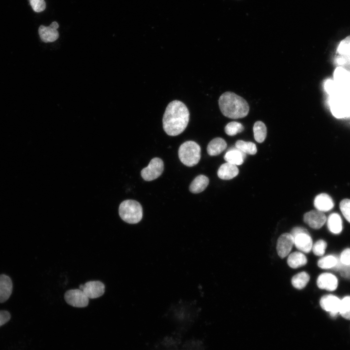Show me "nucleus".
Wrapping results in <instances>:
<instances>
[{
    "label": "nucleus",
    "instance_id": "f257e3e1",
    "mask_svg": "<svg viewBox=\"0 0 350 350\" xmlns=\"http://www.w3.org/2000/svg\"><path fill=\"white\" fill-rule=\"evenodd\" d=\"M189 119L186 105L180 101H173L167 106L163 116V129L169 136L178 135L187 127Z\"/></svg>",
    "mask_w": 350,
    "mask_h": 350
},
{
    "label": "nucleus",
    "instance_id": "f03ea898",
    "mask_svg": "<svg viewBox=\"0 0 350 350\" xmlns=\"http://www.w3.org/2000/svg\"><path fill=\"white\" fill-rule=\"evenodd\" d=\"M218 104L222 113L230 119L244 118L249 111V106L246 100L232 92L223 93L219 97Z\"/></svg>",
    "mask_w": 350,
    "mask_h": 350
},
{
    "label": "nucleus",
    "instance_id": "7ed1b4c3",
    "mask_svg": "<svg viewBox=\"0 0 350 350\" xmlns=\"http://www.w3.org/2000/svg\"><path fill=\"white\" fill-rule=\"evenodd\" d=\"M178 157L181 162L188 167L197 164L201 158V148L193 141H187L178 149Z\"/></svg>",
    "mask_w": 350,
    "mask_h": 350
},
{
    "label": "nucleus",
    "instance_id": "20e7f679",
    "mask_svg": "<svg viewBox=\"0 0 350 350\" xmlns=\"http://www.w3.org/2000/svg\"><path fill=\"white\" fill-rule=\"evenodd\" d=\"M119 213L122 219L129 224L139 222L143 215L141 205L134 200H126L122 202L119 206Z\"/></svg>",
    "mask_w": 350,
    "mask_h": 350
},
{
    "label": "nucleus",
    "instance_id": "39448f33",
    "mask_svg": "<svg viewBox=\"0 0 350 350\" xmlns=\"http://www.w3.org/2000/svg\"><path fill=\"white\" fill-rule=\"evenodd\" d=\"M294 238V245L300 251L309 253L313 246L312 239L308 230L302 227H295L290 233Z\"/></svg>",
    "mask_w": 350,
    "mask_h": 350
},
{
    "label": "nucleus",
    "instance_id": "423d86ee",
    "mask_svg": "<svg viewBox=\"0 0 350 350\" xmlns=\"http://www.w3.org/2000/svg\"><path fill=\"white\" fill-rule=\"evenodd\" d=\"M328 105L331 114L336 119L345 118L350 115V109L348 103L340 95L330 97Z\"/></svg>",
    "mask_w": 350,
    "mask_h": 350
},
{
    "label": "nucleus",
    "instance_id": "0eeeda50",
    "mask_svg": "<svg viewBox=\"0 0 350 350\" xmlns=\"http://www.w3.org/2000/svg\"><path fill=\"white\" fill-rule=\"evenodd\" d=\"M164 170L163 162L159 158L152 159L148 165L141 171L142 178L146 181H152L158 177Z\"/></svg>",
    "mask_w": 350,
    "mask_h": 350
},
{
    "label": "nucleus",
    "instance_id": "6e6552de",
    "mask_svg": "<svg viewBox=\"0 0 350 350\" xmlns=\"http://www.w3.org/2000/svg\"><path fill=\"white\" fill-rule=\"evenodd\" d=\"M64 298L68 304L75 307H85L89 302L88 298L80 289L67 291L65 294Z\"/></svg>",
    "mask_w": 350,
    "mask_h": 350
},
{
    "label": "nucleus",
    "instance_id": "1a4fd4ad",
    "mask_svg": "<svg viewBox=\"0 0 350 350\" xmlns=\"http://www.w3.org/2000/svg\"><path fill=\"white\" fill-rule=\"evenodd\" d=\"M88 298H96L102 296L105 293V286L100 281H89L79 287Z\"/></svg>",
    "mask_w": 350,
    "mask_h": 350
},
{
    "label": "nucleus",
    "instance_id": "9d476101",
    "mask_svg": "<svg viewBox=\"0 0 350 350\" xmlns=\"http://www.w3.org/2000/svg\"><path fill=\"white\" fill-rule=\"evenodd\" d=\"M341 299L333 295L323 296L320 300L321 307L329 312L332 317L336 316L339 312Z\"/></svg>",
    "mask_w": 350,
    "mask_h": 350
},
{
    "label": "nucleus",
    "instance_id": "9b49d317",
    "mask_svg": "<svg viewBox=\"0 0 350 350\" xmlns=\"http://www.w3.org/2000/svg\"><path fill=\"white\" fill-rule=\"evenodd\" d=\"M303 220L312 228L319 229L326 223L327 217L322 211L312 210L304 214Z\"/></svg>",
    "mask_w": 350,
    "mask_h": 350
},
{
    "label": "nucleus",
    "instance_id": "f8f14e48",
    "mask_svg": "<svg viewBox=\"0 0 350 350\" xmlns=\"http://www.w3.org/2000/svg\"><path fill=\"white\" fill-rule=\"evenodd\" d=\"M294 245V238L290 233H285L279 238L277 243V251L281 258L286 257Z\"/></svg>",
    "mask_w": 350,
    "mask_h": 350
},
{
    "label": "nucleus",
    "instance_id": "ddd939ff",
    "mask_svg": "<svg viewBox=\"0 0 350 350\" xmlns=\"http://www.w3.org/2000/svg\"><path fill=\"white\" fill-rule=\"evenodd\" d=\"M59 25L56 21L52 22L49 26L40 25L38 29V33L40 39L44 42H52L59 37L57 31Z\"/></svg>",
    "mask_w": 350,
    "mask_h": 350
},
{
    "label": "nucleus",
    "instance_id": "4468645a",
    "mask_svg": "<svg viewBox=\"0 0 350 350\" xmlns=\"http://www.w3.org/2000/svg\"><path fill=\"white\" fill-rule=\"evenodd\" d=\"M316 283L320 289L333 291L338 286V279L331 273H324L318 277Z\"/></svg>",
    "mask_w": 350,
    "mask_h": 350
},
{
    "label": "nucleus",
    "instance_id": "2eb2a0df",
    "mask_svg": "<svg viewBox=\"0 0 350 350\" xmlns=\"http://www.w3.org/2000/svg\"><path fill=\"white\" fill-rule=\"evenodd\" d=\"M314 206L317 210L323 212L332 210L334 207V203L329 195L322 193L315 197Z\"/></svg>",
    "mask_w": 350,
    "mask_h": 350
},
{
    "label": "nucleus",
    "instance_id": "dca6fc26",
    "mask_svg": "<svg viewBox=\"0 0 350 350\" xmlns=\"http://www.w3.org/2000/svg\"><path fill=\"white\" fill-rule=\"evenodd\" d=\"M13 284L11 278L5 274L0 275V303L5 302L11 296Z\"/></svg>",
    "mask_w": 350,
    "mask_h": 350
},
{
    "label": "nucleus",
    "instance_id": "f3484780",
    "mask_svg": "<svg viewBox=\"0 0 350 350\" xmlns=\"http://www.w3.org/2000/svg\"><path fill=\"white\" fill-rule=\"evenodd\" d=\"M239 173V169L236 165L229 162L222 164L217 171L218 176L224 180L231 179L236 176Z\"/></svg>",
    "mask_w": 350,
    "mask_h": 350
},
{
    "label": "nucleus",
    "instance_id": "a211bd4d",
    "mask_svg": "<svg viewBox=\"0 0 350 350\" xmlns=\"http://www.w3.org/2000/svg\"><path fill=\"white\" fill-rule=\"evenodd\" d=\"M245 158L246 154L240 151L235 146L230 148L224 156V159L227 162L236 166L242 164Z\"/></svg>",
    "mask_w": 350,
    "mask_h": 350
},
{
    "label": "nucleus",
    "instance_id": "6ab92c4d",
    "mask_svg": "<svg viewBox=\"0 0 350 350\" xmlns=\"http://www.w3.org/2000/svg\"><path fill=\"white\" fill-rule=\"evenodd\" d=\"M333 80L340 87L350 82V72L343 66H337L332 74Z\"/></svg>",
    "mask_w": 350,
    "mask_h": 350
},
{
    "label": "nucleus",
    "instance_id": "aec40b11",
    "mask_svg": "<svg viewBox=\"0 0 350 350\" xmlns=\"http://www.w3.org/2000/svg\"><path fill=\"white\" fill-rule=\"evenodd\" d=\"M226 141L221 138H216L211 140L208 145L207 152L211 156H217L227 148Z\"/></svg>",
    "mask_w": 350,
    "mask_h": 350
},
{
    "label": "nucleus",
    "instance_id": "412c9836",
    "mask_svg": "<svg viewBox=\"0 0 350 350\" xmlns=\"http://www.w3.org/2000/svg\"><path fill=\"white\" fill-rule=\"evenodd\" d=\"M326 221L328 228L332 233L338 234L342 231L343 229L342 220L341 216L338 213L331 214Z\"/></svg>",
    "mask_w": 350,
    "mask_h": 350
},
{
    "label": "nucleus",
    "instance_id": "4be33fe9",
    "mask_svg": "<svg viewBox=\"0 0 350 350\" xmlns=\"http://www.w3.org/2000/svg\"><path fill=\"white\" fill-rule=\"evenodd\" d=\"M209 183V178L202 175L196 176L192 182L190 186V191L193 193H198L203 192Z\"/></svg>",
    "mask_w": 350,
    "mask_h": 350
},
{
    "label": "nucleus",
    "instance_id": "5701e85b",
    "mask_svg": "<svg viewBox=\"0 0 350 350\" xmlns=\"http://www.w3.org/2000/svg\"><path fill=\"white\" fill-rule=\"evenodd\" d=\"M307 262L306 256L300 252L291 253L288 257L287 263L292 268H298L305 265Z\"/></svg>",
    "mask_w": 350,
    "mask_h": 350
},
{
    "label": "nucleus",
    "instance_id": "b1692460",
    "mask_svg": "<svg viewBox=\"0 0 350 350\" xmlns=\"http://www.w3.org/2000/svg\"><path fill=\"white\" fill-rule=\"evenodd\" d=\"M310 280V276L306 272H301L294 275L292 278V285L298 289L304 288Z\"/></svg>",
    "mask_w": 350,
    "mask_h": 350
},
{
    "label": "nucleus",
    "instance_id": "393cba45",
    "mask_svg": "<svg viewBox=\"0 0 350 350\" xmlns=\"http://www.w3.org/2000/svg\"><path fill=\"white\" fill-rule=\"evenodd\" d=\"M254 139L259 143L262 142L267 135V129L264 123L261 121H257L253 126Z\"/></svg>",
    "mask_w": 350,
    "mask_h": 350
},
{
    "label": "nucleus",
    "instance_id": "a878e982",
    "mask_svg": "<svg viewBox=\"0 0 350 350\" xmlns=\"http://www.w3.org/2000/svg\"><path fill=\"white\" fill-rule=\"evenodd\" d=\"M339 262V258L329 255L320 258L317 262V265L322 269L335 268Z\"/></svg>",
    "mask_w": 350,
    "mask_h": 350
},
{
    "label": "nucleus",
    "instance_id": "bb28decb",
    "mask_svg": "<svg viewBox=\"0 0 350 350\" xmlns=\"http://www.w3.org/2000/svg\"><path fill=\"white\" fill-rule=\"evenodd\" d=\"M235 146L245 154L255 155L257 151L255 144L250 141L238 140L236 142Z\"/></svg>",
    "mask_w": 350,
    "mask_h": 350
},
{
    "label": "nucleus",
    "instance_id": "cd10ccee",
    "mask_svg": "<svg viewBox=\"0 0 350 350\" xmlns=\"http://www.w3.org/2000/svg\"><path fill=\"white\" fill-rule=\"evenodd\" d=\"M324 90L330 97L339 95L340 86H339L333 79H326L323 84Z\"/></svg>",
    "mask_w": 350,
    "mask_h": 350
},
{
    "label": "nucleus",
    "instance_id": "c85d7f7f",
    "mask_svg": "<svg viewBox=\"0 0 350 350\" xmlns=\"http://www.w3.org/2000/svg\"><path fill=\"white\" fill-rule=\"evenodd\" d=\"M336 52L341 56H350V35L339 42L336 49Z\"/></svg>",
    "mask_w": 350,
    "mask_h": 350
},
{
    "label": "nucleus",
    "instance_id": "c756f323",
    "mask_svg": "<svg viewBox=\"0 0 350 350\" xmlns=\"http://www.w3.org/2000/svg\"><path fill=\"white\" fill-rule=\"evenodd\" d=\"M244 130V126L240 122H231L228 123L225 128L226 133L230 136H235Z\"/></svg>",
    "mask_w": 350,
    "mask_h": 350
},
{
    "label": "nucleus",
    "instance_id": "7c9ffc66",
    "mask_svg": "<svg viewBox=\"0 0 350 350\" xmlns=\"http://www.w3.org/2000/svg\"><path fill=\"white\" fill-rule=\"evenodd\" d=\"M339 314L344 318L350 319V296L341 299Z\"/></svg>",
    "mask_w": 350,
    "mask_h": 350
},
{
    "label": "nucleus",
    "instance_id": "2f4dec72",
    "mask_svg": "<svg viewBox=\"0 0 350 350\" xmlns=\"http://www.w3.org/2000/svg\"><path fill=\"white\" fill-rule=\"evenodd\" d=\"M327 246V243L324 240H319L313 245L312 249L315 255L322 256L325 253Z\"/></svg>",
    "mask_w": 350,
    "mask_h": 350
},
{
    "label": "nucleus",
    "instance_id": "473e14b6",
    "mask_svg": "<svg viewBox=\"0 0 350 350\" xmlns=\"http://www.w3.org/2000/svg\"><path fill=\"white\" fill-rule=\"evenodd\" d=\"M339 207L344 217L350 223V199H343L340 203Z\"/></svg>",
    "mask_w": 350,
    "mask_h": 350
},
{
    "label": "nucleus",
    "instance_id": "72a5a7b5",
    "mask_svg": "<svg viewBox=\"0 0 350 350\" xmlns=\"http://www.w3.org/2000/svg\"><path fill=\"white\" fill-rule=\"evenodd\" d=\"M29 2L32 9L35 12H42L46 8L44 0H29Z\"/></svg>",
    "mask_w": 350,
    "mask_h": 350
},
{
    "label": "nucleus",
    "instance_id": "f704fd0d",
    "mask_svg": "<svg viewBox=\"0 0 350 350\" xmlns=\"http://www.w3.org/2000/svg\"><path fill=\"white\" fill-rule=\"evenodd\" d=\"M339 259L342 264L347 266H350V248L345 249L341 252Z\"/></svg>",
    "mask_w": 350,
    "mask_h": 350
},
{
    "label": "nucleus",
    "instance_id": "c9c22d12",
    "mask_svg": "<svg viewBox=\"0 0 350 350\" xmlns=\"http://www.w3.org/2000/svg\"><path fill=\"white\" fill-rule=\"evenodd\" d=\"M11 318V315L7 311H0V327L7 323Z\"/></svg>",
    "mask_w": 350,
    "mask_h": 350
},
{
    "label": "nucleus",
    "instance_id": "e433bc0d",
    "mask_svg": "<svg viewBox=\"0 0 350 350\" xmlns=\"http://www.w3.org/2000/svg\"><path fill=\"white\" fill-rule=\"evenodd\" d=\"M345 56H339L337 58L336 63L337 64V66H343L346 63L347 61L345 59Z\"/></svg>",
    "mask_w": 350,
    "mask_h": 350
}]
</instances>
